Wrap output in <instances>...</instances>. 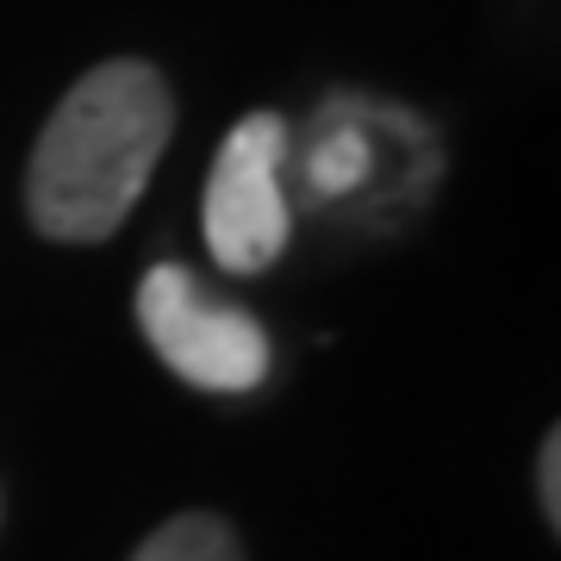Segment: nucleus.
<instances>
[{"mask_svg":"<svg viewBox=\"0 0 561 561\" xmlns=\"http://www.w3.org/2000/svg\"><path fill=\"white\" fill-rule=\"evenodd\" d=\"M175 138V94L138 57L101 62L69 88L25 162V213L57 243H106L131 219Z\"/></svg>","mask_w":561,"mask_h":561,"instance_id":"nucleus-1","label":"nucleus"},{"mask_svg":"<svg viewBox=\"0 0 561 561\" xmlns=\"http://www.w3.org/2000/svg\"><path fill=\"white\" fill-rule=\"evenodd\" d=\"M138 324L150 350L175 368L187 387L206 393H250L268 381V331H262L243 306L219 300L194 268L157 262L138 280Z\"/></svg>","mask_w":561,"mask_h":561,"instance_id":"nucleus-2","label":"nucleus"},{"mask_svg":"<svg viewBox=\"0 0 561 561\" xmlns=\"http://www.w3.org/2000/svg\"><path fill=\"white\" fill-rule=\"evenodd\" d=\"M280 162H287V119L250 113L225 131L219 162L206 175V250L225 275H262L287 250V194H280Z\"/></svg>","mask_w":561,"mask_h":561,"instance_id":"nucleus-3","label":"nucleus"},{"mask_svg":"<svg viewBox=\"0 0 561 561\" xmlns=\"http://www.w3.org/2000/svg\"><path fill=\"white\" fill-rule=\"evenodd\" d=\"M131 561H243V549H238V537H231L225 518H213V512H181L162 530H150Z\"/></svg>","mask_w":561,"mask_h":561,"instance_id":"nucleus-4","label":"nucleus"},{"mask_svg":"<svg viewBox=\"0 0 561 561\" xmlns=\"http://www.w3.org/2000/svg\"><path fill=\"white\" fill-rule=\"evenodd\" d=\"M537 481H542V518L561 524V431H549V437H542Z\"/></svg>","mask_w":561,"mask_h":561,"instance_id":"nucleus-5","label":"nucleus"}]
</instances>
